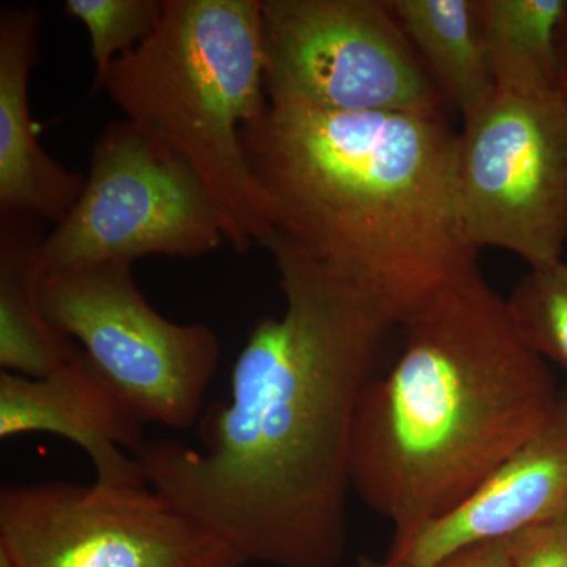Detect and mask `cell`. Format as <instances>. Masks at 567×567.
<instances>
[{"mask_svg":"<svg viewBox=\"0 0 567 567\" xmlns=\"http://www.w3.org/2000/svg\"><path fill=\"white\" fill-rule=\"evenodd\" d=\"M475 10L495 91L533 93L563 85L558 39L567 0H475Z\"/></svg>","mask_w":567,"mask_h":567,"instance_id":"cell-15","label":"cell"},{"mask_svg":"<svg viewBox=\"0 0 567 567\" xmlns=\"http://www.w3.org/2000/svg\"><path fill=\"white\" fill-rule=\"evenodd\" d=\"M357 567H420L406 565L398 559H377L360 557L357 559ZM424 567H513L511 566L507 540H487V543L475 544L461 548L446 558L440 559L431 566Z\"/></svg>","mask_w":567,"mask_h":567,"instance_id":"cell-19","label":"cell"},{"mask_svg":"<svg viewBox=\"0 0 567 567\" xmlns=\"http://www.w3.org/2000/svg\"><path fill=\"white\" fill-rule=\"evenodd\" d=\"M223 244L218 212L192 167L122 121L96 140L81 196L41 241L39 262L51 275L148 256L196 259Z\"/></svg>","mask_w":567,"mask_h":567,"instance_id":"cell-7","label":"cell"},{"mask_svg":"<svg viewBox=\"0 0 567 567\" xmlns=\"http://www.w3.org/2000/svg\"><path fill=\"white\" fill-rule=\"evenodd\" d=\"M102 89L192 167L234 251L267 245L275 207L244 147V130L268 107L260 0H163L156 31L112 63Z\"/></svg>","mask_w":567,"mask_h":567,"instance_id":"cell-4","label":"cell"},{"mask_svg":"<svg viewBox=\"0 0 567 567\" xmlns=\"http://www.w3.org/2000/svg\"><path fill=\"white\" fill-rule=\"evenodd\" d=\"M506 540L513 567H567V511Z\"/></svg>","mask_w":567,"mask_h":567,"instance_id":"cell-18","label":"cell"},{"mask_svg":"<svg viewBox=\"0 0 567 567\" xmlns=\"http://www.w3.org/2000/svg\"><path fill=\"white\" fill-rule=\"evenodd\" d=\"M284 312L254 324L230 398L199 420L203 447L147 442L145 483L246 565L338 567L347 548L354 416L398 320L275 233Z\"/></svg>","mask_w":567,"mask_h":567,"instance_id":"cell-1","label":"cell"},{"mask_svg":"<svg viewBox=\"0 0 567 567\" xmlns=\"http://www.w3.org/2000/svg\"><path fill=\"white\" fill-rule=\"evenodd\" d=\"M525 341L567 371V251L543 270H528L506 298Z\"/></svg>","mask_w":567,"mask_h":567,"instance_id":"cell-16","label":"cell"},{"mask_svg":"<svg viewBox=\"0 0 567 567\" xmlns=\"http://www.w3.org/2000/svg\"><path fill=\"white\" fill-rule=\"evenodd\" d=\"M457 133L456 199L466 245L543 270L567 251V87L495 91Z\"/></svg>","mask_w":567,"mask_h":567,"instance_id":"cell-6","label":"cell"},{"mask_svg":"<svg viewBox=\"0 0 567 567\" xmlns=\"http://www.w3.org/2000/svg\"><path fill=\"white\" fill-rule=\"evenodd\" d=\"M133 265L103 262L44 275L48 322L71 339L142 425L199 423L221 342L205 323H175L142 295Z\"/></svg>","mask_w":567,"mask_h":567,"instance_id":"cell-5","label":"cell"},{"mask_svg":"<svg viewBox=\"0 0 567 567\" xmlns=\"http://www.w3.org/2000/svg\"><path fill=\"white\" fill-rule=\"evenodd\" d=\"M260 18L270 106L443 111L388 0H260Z\"/></svg>","mask_w":567,"mask_h":567,"instance_id":"cell-8","label":"cell"},{"mask_svg":"<svg viewBox=\"0 0 567 567\" xmlns=\"http://www.w3.org/2000/svg\"><path fill=\"white\" fill-rule=\"evenodd\" d=\"M11 567H245L234 548L142 486L50 480L0 488Z\"/></svg>","mask_w":567,"mask_h":567,"instance_id":"cell-9","label":"cell"},{"mask_svg":"<svg viewBox=\"0 0 567 567\" xmlns=\"http://www.w3.org/2000/svg\"><path fill=\"white\" fill-rule=\"evenodd\" d=\"M559 61H561V74L563 82L567 87V13L565 20H563L561 29H559Z\"/></svg>","mask_w":567,"mask_h":567,"instance_id":"cell-20","label":"cell"},{"mask_svg":"<svg viewBox=\"0 0 567 567\" xmlns=\"http://www.w3.org/2000/svg\"><path fill=\"white\" fill-rule=\"evenodd\" d=\"M399 328L401 352L365 386L350 445L352 491L393 525L391 547L475 494L559 393L481 270Z\"/></svg>","mask_w":567,"mask_h":567,"instance_id":"cell-3","label":"cell"},{"mask_svg":"<svg viewBox=\"0 0 567 567\" xmlns=\"http://www.w3.org/2000/svg\"><path fill=\"white\" fill-rule=\"evenodd\" d=\"M567 511V386L546 421L453 513L420 529L388 558L431 566L461 548L507 539Z\"/></svg>","mask_w":567,"mask_h":567,"instance_id":"cell-10","label":"cell"},{"mask_svg":"<svg viewBox=\"0 0 567 567\" xmlns=\"http://www.w3.org/2000/svg\"><path fill=\"white\" fill-rule=\"evenodd\" d=\"M436 91L468 121L495 93L475 0H388Z\"/></svg>","mask_w":567,"mask_h":567,"instance_id":"cell-14","label":"cell"},{"mask_svg":"<svg viewBox=\"0 0 567 567\" xmlns=\"http://www.w3.org/2000/svg\"><path fill=\"white\" fill-rule=\"evenodd\" d=\"M276 233L385 306L399 327L480 270L456 199L445 112L274 107L244 130Z\"/></svg>","mask_w":567,"mask_h":567,"instance_id":"cell-2","label":"cell"},{"mask_svg":"<svg viewBox=\"0 0 567 567\" xmlns=\"http://www.w3.org/2000/svg\"><path fill=\"white\" fill-rule=\"evenodd\" d=\"M65 11L87 29L95 85L102 89L112 63L156 31L163 0H66Z\"/></svg>","mask_w":567,"mask_h":567,"instance_id":"cell-17","label":"cell"},{"mask_svg":"<svg viewBox=\"0 0 567 567\" xmlns=\"http://www.w3.org/2000/svg\"><path fill=\"white\" fill-rule=\"evenodd\" d=\"M44 432L74 443L91 458L95 483L142 486V424L80 350L40 379L0 372V439Z\"/></svg>","mask_w":567,"mask_h":567,"instance_id":"cell-11","label":"cell"},{"mask_svg":"<svg viewBox=\"0 0 567 567\" xmlns=\"http://www.w3.org/2000/svg\"><path fill=\"white\" fill-rule=\"evenodd\" d=\"M40 13L9 7L0 13V213L61 224L84 188L41 148L29 107V81L39 55Z\"/></svg>","mask_w":567,"mask_h":567,"instance_id":"cell-12","label":"cell"},{"mask_svg":"<svg viewBox=\"0 0 567 567\" xmlns=\"http://www.w3.org/2000/svg\"><path fill=\"white\" fill-rule=\"evenodd\" d=\"M0 567H11L10 563L7 561V558L2 557V555H0Z\"/></svg>","mask_w":567,"mask_h":567,"instance_id":"cell-21","label":"cell"},{"mask_svg":"<svg viewBox=\"0 0 567 567\" xmlns=\"http://www.w3.org/2000/svg\"><path fill=\"white\" fill-rule=\"evenodd\" d=\"M37 219L2 215L0 221V365L2 371L40 379L76 357L80 347L59 333L43 312V238Z\"/></svg>","mask_w":567,"mask_h":567,"instance_id":"cell-13","label":"cell"}]
</instances>
